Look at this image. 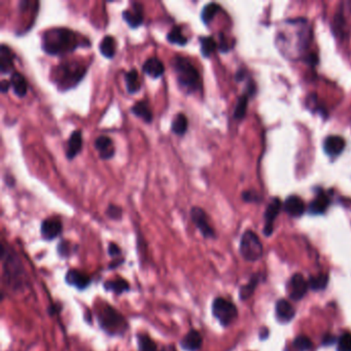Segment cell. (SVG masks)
Returning a JSON list of instances; mask_svg holds the SVG:
<instances>
[{
    "label": "cell",
    "instance_id": "cell-15",
    "mask_svg": "<svg viewBox=\"0 0 351 351\" xmlns=\"http://www.w3.org/2000/svg\"><path fill=\"white\" fill-rule=\"evenodd\" d=\"M345 141L338 135L326 137L324 143V152L330 157H338L345 149Z\"/></svg>",
    "mask_w": 351,
    "mask_h": 351
},
{
    "label": "cell",
    "instance_id": "cell-18",
    "mask_svg": "<svg viewBox=\"0 0 351 351\" xmlns=\"http://www.w3.org/2000/svg\"><path fill=\"white\" fill-rule=\"evenodd\" d=\"M14 59H15V54L13 51L7 45H1L0 46V73L3 75L11 73L13 71Z\"/></svg>",
    "mask_w": 351,
    "mask_h": 351
},
{
    "label": "cell",
    "instance_id": "cell-9",
    "mask_svg": "<svg viewBox=\"0 0 351 351\" xmlns=\"http://www.w3.org/2000/svg\"><path fill=\"white\" fill-rule=\"evenodd\" d=\"M190 215L193 223H195L197 229H198L199 231H200V233L202 234L203 237H215V230H213V228L211 227L210 223H209L206 213H205L201 207H192V209H191L190 211Z\"/></svg>",
    "mask_w": 351,
    "mask_h": 351
},
{
    "label": "cell",
    "instance_id": "cell-34",
    "mask_svg": "<svg viewBox=\"0 0 351 351\" xmlns=\"http://www.w3.org/2000/svg\"><path fill=\"white\" fill-rule=\"evenodd\" d=\"M248 94H244L238 99L236 104L235 110H234V118L237 120H241L245 117L246 110H247Z\"/></svg>",
    "mask_w": 351,
    "mask_h": 351
},
{
    "label": "cell",
    "instance_id": "cell-12",
    "mask_svg": "<svg viewBox=\"0 0 351 351\" xmlns=\"http://www.w3.org/2000/svg\"><path fill=\"white\" fill-rule=\"evenodd\" d=\"M280 209L281 201L278 198L273 199L267 207L266 213H265V235L270 236L272 233L273 223H274L278 213H280Z\"/></svg>",
    "mask_w": 351,
    "mask_h": 351
},
{
    "label": "cell",
    "instance_id": "cell-35",
    "mask_svg": "<svg viewBox=\"0 0 351 351\" xmlns=\"http://www.w3.org/2000/svg\"><path fill=\"white\" fill-rule=\"evenodd\" d=\"M258 283V277L256 276V275H254V276L252 277V279H250V281L247 285H244V287H242L241 289H240V298H241L242 300L248 299V298L254 293V289H256Z\"/></svg>",
    "mask_w": 351,
    "mask_h": 351
},
{
    "label": "cell",
    "instance_id": "cell-14",
    "mask_svg": "<svg viewBox=\"0 0 351 351\" xmlns=\"http://www.w3.org/2000/svg\"><path fill=\"white\" fill-rule=\"evenodd\" d=\"M307 281L304 278L302 274H295L291 279V295L293 301H299L307 293Z\"/></svg>",
    "mask_w": 351,
    "mask_h": 351
},
{
    "label": "cell",
    "instance_id": "cell-16",
    "mask_svg": "<svg viewBox=\"0 0 351 351\" xmlns=\"http://www.w3.org/2000/svg\"><path fill=\"white\" fill-rule=\"evenodd\" d=\"M83 147V138L80 130L73 131L66 145V158L69 160L75 159L82 151Z\"/></svg>",
    "mask_w": 351,
    "mask_h": 351
},
{
    "label": "cell",
    "instance_id": "cell-32",
    "mask_svg": "<svg viewBox=\"0 0 351 351\" xmlns=\"http://www.w3.org/2000/svg\"><path fill=\"white\" fill-rule=\"evenodd\" d=\"M167 40L170 44L178 45V46H184L188 44V38L182 34L180 26H174L167 34Z\"/></svg>",
    "mask_w": 351,
    "mask_h": 351
},
{
    "label": "cell",
    "instance_id": "cell-28",
    "mask_svg": "<svg viewBox=\"0 0 351 351\" xmlns=\"http://www.w3.org/2000/svg\"><path fill=\"white\" fill-rule=\"evenodd\" d=\"M99 51L106 58H114L116 54V40L112 36H106L102 38L99 45Z\"/></svg>",
    "mask_w": 351,
    "mask_h": 351
},
{
    "label": "cell",
    "instance_id": "cell-23",
    "mask_svg": "<svg viewBox=\"0 0 351 351\" xmlns=\"http://www.w3.org/2000/svg\"><path fill=\"white\" fill-rule=\"evenodd\" d=\"M328 205H330V199L328 196L322 192L318 193L317 196L310 203L309 213L311 215H322L326 213Z\"/></svg>",
    "mask_w": 351,
    "mask_h": 351
},
{
    "label": "cell",
    "instance_id": "cell-41",
    "mask_svg": "<svg viewBox=\"0 0 351 351\" xmlns=\"http://www.w3.org/2000/svg\"><path fill=\"white\" fill-rule=\"evenodd\" d=\"M58 252L61 256H69V252H71V248H69V242L62 241L58 246Z\"/></svg>",
    "mask_w": 351,
    "mask_h": 351
},
{
    "label": "cell",
    "instance_id": "cell-4",
    "mask_svg": "<svg viewBox=\"0 0 351 351\" xmlns=\"http://www.w3.org/2000/svg\"><path fill=\"white\" fill-rule=\"evenodd\" d=\"M96 315H97L100 328L108 335L112 336L123 335L128 328V324L124 316L108 304V305L100 304L96 308Z\"/></svg>",
    "mask_w": 351,
    "mask_h": 351
},
{
    "label": "cell",
    "instance_id": "cell-30",
    "mask_svg": "<svg viewBox=\"0 0 351 351\" xmlns=\"http://www.w3.org/2000/svg\"><path fill=\"white\" fill-rule=\"evenodd\" d=\"M200 48L201 54H202L205 58H208V57H210L211 54L215 52V49L217 48V44L213 36H201Z\"/></svg>",
    "mask_w": 351,
    "mask_h": 351
},
{
    "label": "cell",
    "instance_id": "cell-29",
    "mask_svg": "<svg viewBox=\"0 0 351 351\" xmlns=\"http://www.w3.org/2000/svg\"><path fill=\"white\" fill-rule=\"evenodd\" d=\"M171 130L174 134L178 135V136L184 135L188 130V119H186V114L180 112L174 117L173 121H172Z\"/></svg>",
    "mask_w": 351,
    "mask_h": 351
},
{
    "label": "cell",
    "instance_id": "cell-13",
    "mask_svg": "<svg viewBox=\"0 0 351 351\" xmlns=\"http://www.w3.org/2000/svg\"><path fill=\"white\" fill-rule=\"evenodd\" d=\"M95 149L99 154V158L102 160L112 159L116 153L114 143L112 139L106 135L97 137L95 141Z\"/></svg>",
    "mask_w": 351,
    "mask_h": 351
},
{
    "label": "cell",
    "instance_id": "cell-26",
    "mask_svg": "<svg viewBox=\"0 0 351 351\" xmlns=\"http://www.w3.org/2000/svg\"><path fill=\"white\" fill-rule=\"evenodd\" d=\"M104 289L108 291L117 293V295H122L123 293L130 291V285L126 279L116 278L112 280L106 281L104 282Z\"/></svg>",
    "mask_w": 351,
    "mask_h": 351
},
{
    "label": "cell",
    "instance_id": "cell-27",
    "mask_svg": "<svg viewBox=\"0 0 351 351\" xmlns=\"http://www.w3.org/2000/svg\"><path fill=\"white\" fill-rule=\"evenodd\" d=\"M125 83H126L128 93L134 94L141 90V83L139 81V75L137 69H132L125 75Z\"/></svg>",
    "mask_w": 351,
    "mask_h": 351
},
{
    "label": "cell",
    "instance_id": "cell-10",
    "mask_svg": "<svg viewBox=\"0 0 351 351\" xmlns=\"http://www.w3.org/2000/svg\"><path fill=\"white\" fill-rule=\"evenodd\" d=\"M122 16L123 19L128 24L129 27H139L143 23V20H145L143 5L138 3H132L130 9L123 12Z\"/></svg>",
    "mask_w": 351,
    "mask_h": 351
},
{
    "label": "cell",
    "instance_id": "cell-6",
    "mask_svg": "<svg viewBox=\"0 0 351 351\" xmlns=\"http://www.w3.org/2000/svg\"><path fill=\"white\" fill-rule=\"evenodd\" d=\"M1 258L3 262V276L8 287L18 289L24 283V269L15 252H10L5 246H1Z\"/></svg>",
    "mask_w": 351,
    "mask_h": 351
},
{
    "label": "cell",
    "instance_id": "cell-3",
    "mask_svg": "<svg viewBox=\"0 0 351 351\" xmlns=\"http://www.w3.org/2000/svg\"><path fill=\"white\" fill-rule=\"evenodd\" d=\"M172 69L180 90L186 94H193L202 87L200 75L192 62L184 56H176L171 60Z\"/></svg>",
    "mask_w": 351,
    "mask_h": 351
},
{
    "label": "cell",
    "instance_id": "cell-22",
    "mask_svg": "<svg viewBox=\"0 0 351 351\" xmlns=\"http://www.w3.org/2000/svg\"><path fill=\"white\" fill-rule=\"evenodd\" d=\"M10 82H11L14 93L19 98L25 97L26 94H27L28 84L24 75L18 73V71H15V73H12Z\"/></svg>",
    "mask_w": 351,
    "mask_h": 351
},
{
    "label": "cell",
    "instance_id": "cell-25",
    "mask_svg": "<svg viewBox=\"0 0 351 351\" xmlns=\"http://www.w3.org/2000/svg\"><path fill=\"white\" fill-rule=\"evenodd\" d=\"M276 314L280 322H287L293 319V316H295V309L289 302L280 300L276 304Z\"/></svg>",
    "mask_w": 351,
    "mask_h": 351
},
{
    "label": "cell",
    "instance_id": "cell-38",
    "mask_svg": "<svg viewBox=\"0 0 351 351\" xmlns=\"http://www.w3.org/2000/svg\"><path fill=\"white\" fill-rule=\"evenodd\" d=\"M106 215L112 219H121L123 217V209L118 205L110 204L106 209Z\"/></svg>",
    "mask_w": 351,
    "mask_h": 351
},
{
    "label": "cell",
    "instance_id": "cell-19",
    "mask_svg": "<svg viewBox=\"0 0 351 351\" xmlns=\"http://www.w3.org/2000/svg\"><path fill=\"white\" fill-rule=\"evenodd\" d=\"M203 339L200 332L196 330H191L186 336L182 338L180 346L186 351H197L202 346Z\"/></svg>",
    "mask_w": 351,
    "mask_h": 351
},
{
    "label": "cell",
    "instance_id": "cell-8",
    "mask_svg": "<svg viewBox=\"0 0 351 351\" xmlns=\"http://www.w3.org/2000/svg\"><path fill=\"white\" fill-rule=\"evenodd\" d=\"M213 314L221 326H228L237 318L238 312L233 303L223 298H217L213 303Z\"/></svg>",
    "mask_w": 351,
    "mask_h": 351
},
{
    "label": "cell",
    "instance_id": "cell-42",
    "mask_svg": "<svg viewBox=\"0 0 351 351\" xmlns=\"http://www.w3.org/2000/svg\"><path fill=\"white\" fill-rule=\"evenodd\" d=\"M10 87H12L11 82L7 81V80H3L0 83V90L3 93H7L9 91Z\"/></svg>",
    "mask_w": 351,
    "mask_h": 351
},
{
    "label": "cell",
    "instance_id": "cell-11",
    "mask_svg": "<svg viewBox=\"0 0 351 351\" xmlns=\"http://www.w3.org/2000/svg\"><path fill=\"white\" fill-rule=\"evenodd\" d=\"M63 226L60 219L49 217V219L43 221L42 226H40V233H42L44 239L53 240L60 235Z\"/></svg>",
    "mask_w": 351,
    "mask_h": 351
},
{
    "label": "cell",
    "instance_id": "cell-37",
    "mask_svg": "<svg viewBox=\"0 0 351 351\" xmlns=\"http://www.w3.org/2000/svg\"><path fill=\"white\" fill-rule=\"evenodd\" d=\"M293 346L299 351H308L312 348V342L308 337L299 336L293 341Z\"/></svg>",
    "mask_w": 351,
    "mask_h": 351
},
{
    "label": "cell",
    "instance_id": "cell-5",
    "mask_svg": "<svg viewBox=\"0 0 351 351\" xmlns=\"http://www.w3.org/2000/svg\"><path fill=\"white\" fill-rule=\"evenodd\" d=\"M87 69L77 61H66L62 64L57 65L53 73L54 81L60 89H71L75 87L85 75Z\"/></svg>",
    "mask_w": 351,
    "mask_h": 351
},
{
    "label": "cell",
    "instance_id": "cell-20",
    "mask_svg": "<svg viewBox=\"0 0 351 351\" xmlns=\"http://www.w3.org/2000/svg\"><path fill=\"white\" fill-rule=\"evenodd\" d=\"M143 73H147L149 77H154V79H158V77H162L164 71H165V67H164L163 62L160 60L157 57H151V58L147 59L143 65Z\"/></svg>",
    "mask_w": 351,
    "mask_h": 351
},
{
    "label": "cell",
    "instance_id": "cell-39",
    "mask_svg": "<svg viewBox=\"0 0 351 351\" xmlns=\"http://www.w3.org/2000/svg\"><path fill=\"white\" fill-rule=\"evenodd\" d=\"M338 351H351V334L343 335L338 342Z\"/></svg>",
    "mask_w": 351,
    "mask_h": 351
},
{
    "label": "cell",
    "instance_id": "cell-31",
    "mask_svg": "<svg viewBox=\"0 0 351 351\" xmlns=\"http://www.w3.org/2000/svg\"><path fill=\"white\" fill-rule=\"evenodd\" d=\"M219 10H221V7L217 3H210L205 5L202 12H201V20H202L203 23L205 25H208L213 21L215 16L219 13Z\"/></svg>",
    "mask_w": 351,
    "mask_h": 351
},
{
    "label": "cell",
    "instance_id": "cell-33",
    "mask_svg": "<svg viewBox=\"0 0 351 351\" xmlns=\"http://www.w3.org/2000/svg\"><path fill=\"white\" fill-rule=\"evenodd\" d=\"M137 342L139 351H157V344L147 335L139 334L137 336Z\"/></svg>",
    "mask_w": 351,
    "mask_h": 351
},
{
    "label": "cell",
    "instance_id": "cell-36",
    "mask_svg": "<svg viewBox=\"0 0 351 351\" xmlns=\"http://www.w3.org/2000/svg\"><path fill=\"white\" fill-rule=\"evenodd\" d=\"M328 277L326 274H320L318 276L311 277L309 280V287L315 291L326 289L328 285Z\"/></svg>",
    "mask_w": 351,
    "mask_h": 351
},
{
    "label": "cell",
    "instance_id": "cell-2",
    "mask_svg": "<svg viewBox=\"0 0 351 351\" xmlns=\"http://www.w3.org/2000/svg\"><path fill=\"white\" fill-rule=\"evenodd\" d=\"M42 48L49 55H62L73 52L83 43L75 32L67 28H53L43 34Z\"/></svg>",
    "mask_w": 351,
    "mask_h": 351
},
{
    "label": "cell",
    "instance_id": "cell-1",
    "mask_svg": "<svg viewBox=\"0 0 351 351\" xmlns=\"http://www.w3.org/2000/svg\"><path fill=\"white\" fill-rule=\"evenodd\" d=\"M311 38V26L307 20H287L277 28L275 46L285 58L299 60L307 52Z\"/></svg>",
    "mask_w": 351,
    "mask_h": 351
},
{
    "label": "cell",
    "instance_id": "cell-17",
    "mask_svg": "<svg viewBox=\"0 0 351 351\" xmlns=\"http://www.w3.org/2000/svg\"><path fill=\"white\" fill-rule=\"evenodd\" d=\"M65 280L69 285H73V287L79 289H87L91 283V278L87 274L81 272V271L75 270V269L67 272Z\"/></svg>",
    "mask_w": 351,
    "mask_h": 351
},
{
    "label": "cell",
    "instance_id": "cell-21",
    "mask_svg": "<svg viewBox=\"0 0 351 351\" xmlns=\"http://www.w3.org/2000/svg\"><path fill=\"white\" fill-rule=\"evenodd\" d=\"M305 203L298 196H289L285 202V213L291 217H299L305 213Z\"/></svg>",
    "mask_w": 351,
    "mask_h": 351
},
{
    "label": "cell",
    "instance_id": "cell-7",
    "mask_svg": "<svg viewBox=\"0 0 351 351\" xmlns=\"http://www.w3.org/2000/svg\"><path fill=\"white\" fill-rule=\"evenodd\" d=\"M241 256L248 262H256L263 256V245L258 236L252 231H246L240 241Z\"/></svg>",
    "mask_w": 351,
    "mask_h": 351
},
{
    "label": "cell",
    "instance_id": "cell-24",
    "mask_svg": "<svg viewBox=\"0 0 351 351\" xmlns=\"http://www.w3.org/2000/svg\"><path fill=\"white\" fill-rule=\"evenodd\" d=\"M131 112H132V114H135L137 118H141V120L145 121L147 124H149V123H152V121H153V112H152L149 104H147L145 100L136 102V104L131 108Z\"/></svg>",
    "mask_w": 351,
    "mask_h": 351
},
{
    "label": "cell",
    "instance_id": "cell-40",
    "mask_svg": "<svg viewBox=\"0 0 351 351\" xmlns=\"http://www.w3.org/2000/svg\"><path fill=\"white\" fill-rule=\"evenodd\" d=\"M108 254H110V256H112V258H117V256L122 254V250H121L118 244L112 242V243H110V245H108Z\"/></svg>",
    "mask_w": 351,
    "mask_h": 351
}]
</instances>
